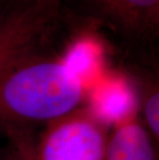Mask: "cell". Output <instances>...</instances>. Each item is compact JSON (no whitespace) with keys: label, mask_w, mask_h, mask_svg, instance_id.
<instances>
[{"label":"cell","mask_w":159,"mask_h":160,"mask_svg":"<svg viewBox=\"0 0 159 160\" xmlns=\"http://www.w3.org/2000/svg\"><path fill=\"white\" fill-rule=\"evenodd\" d=\"M12 0H0V15L2 13V12L4 11V8L8 5V3Z\"/></svg>","instance_id":"10"},{"label":"cell","mask_w":159,"mask_h":160,"mask_svg":"<svg viewBox=\"0 0 159 160\" xmlns=\"http://www.w3.org/2000/svg\"><path fill=\"white\" fill-rule=\"evenodd\" d=\"M88 15L127 38L152 39L159 30V0H79Z\"/></svg>","instance_id":"4"},{"label":"cell","mask_w":159,"mask_h":160,"mask_svg":"<svg viewBox=\"0 0 159 160\" xmlns=\"http://www.w3.org/2000/svg\"><path fill=\"white\" fill-rule=\"evenodd\" d=\"M6 135L4 160H34L33 145L35 138L27 126L2 125Z\"/></svg>","instance_id":"7"},{"label":"cell","mask_w":159,"mask_h":160,"mask_svg":"<svg viewBox=\"0 0 159 160\" xmlns=\"http://www.w3.org/2000/svg\"><path fill=\"white\" fill-rule=\"evenodd\" d=\"M39 8L56 15L61 13V8L64 3V0H34Z\"/></svg>","instance_id":"9"},{"label":"cell","mask_w":159,"mask_h":160,"mask_svg":"<svg viewBox=\"0 0 159 160\" xmlns=\"http://www.w3.org/2000/svg\"><path fill=\"white\" fill-rule=\"evenodd\" d=\"M60 15L34 0H12L0 15V81L28 57L45 50Z\"/></svg>","instance_id":"3"},{"label":"cell","mask_w":159,"mask_h":160,"mask_svg":"<svg viewBox=\"0 0 159 160\" xmlns=\"http://www.w3.org/2000/svg\"><path fill=\"white\" fill-rule=\"evenodd\" d=\"M85 94L86 85L65 61L42 51L0 81V125L50 123L82 107Z\"/></svg>","instance_id":"1"},{"label":"cell","mask_w":159,"mask_h":160,"mask_svg":"<svg viewBox=\"0 0 159 160\" xmlns=\"http://www.w3.org/2000/svg\"><path fill=\"white\" fill-rule=\"evenodd\" d=\"M110 129L83 105L50 122L34 139V160H104Z\"/></svg>","instance_id":"2"},{"label":"cell","mask_w":159,"mask_h":160,"mask_svg":"<svg viewBox=\"0 0 159 160\" xmlns=\"http://www.w3.org/2000/svg\"><path fill=\"white\" fill-rule=\"evenodd\" d=\"M154 139L140 116L110 130L104 160H157Z\"/></svg>","instance_id":"6"},{"label":"cell","mask_w":159,"mask_h":160,"mask_svg":"<svg viewBox=\"0 0 159 160\" xmlns=\"http://www.w3.org/2000/svg\"><path fill=\"white\" fill-rule=\"evenodd\" d=\"M141 111L144 116V125L156 142L159 139V93L157 90H152L145 95L141 102Z\"/></svg>","instance_id":"8"},{"label":"cell","mask_w":159,"mask_h":160,"mask_svg":"<svg viewBox=\"0 0 159 160\" xmlns=\"http://www.w3.org/2000/svg\"><path fill=\"white\" fill-rule=\"evenodd\" d=\"M83 107L111 130L140 116L141 98L130 81L113 77L90 85L86 89Z\"/></svg>","instance_id":"5"}]
</instances>
